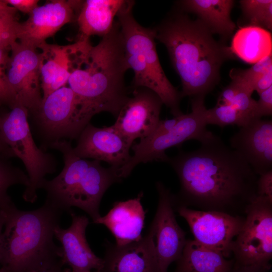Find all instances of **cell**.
Wrapping results in <instances>:
<instances>
[{
  "label": "cell",
  "mask_w": 272,
  "mask_h": 272,
  "mask_svg": "<svg viewBox=\"0 0 272 272\" xmlns=\"http://www.w3.org/2000/svg\"><path fill=\"white\" fill-rule=\"evenodd\" d=\"M191 152L169 157L180 185L174 203L234 216L245 214L257 196L258 177L251 167L220 137L213 135Z\"/></svg>",
  "instance_id": "obj_1"
},
{
  "label": "cell",
  "mask_w": 272,
  "mask_h": 272,
  "mask_svg": "<svg viewBox=\"0 0 272 272\" xmlns=\"http://www.w3.org/2000/svg\"><path fill=\"white\" fill-rule=\"evenodd\" d=\"M153 30L180 79L181 97H205L212 91L223 63L233 54L230 47L217 42L198 19L181 12L171 14Z\"/></svg>",
  "instance_id": "obj_2"
},
{
  "label": "cell",
  "mask_w": 272,
  "mask_h": 272,
  "mask_svg": "<svg viewBox=\"0 0 272 272\" xmlns=\"http://www.w3.org/2000/svg\"><path fill=\"white\" fill-rule=\"evenodd\" d=\"M128 70L116 21L98 44L91 46L84 63L73 73L67 84L95 115L108 112L116 117L130 97L124 79Z\"/></svg>",
  "instance_id": "obj_3"
},
{
  "label": "cell",
  "mask_w": 272,
  "mask_h": 272,
  "mask_svg": "<svg viewBox=\"0 0 272 272\" xmlns=\"http://www.w3.org/2000/svg\"><path fill=\"white\" fill-rule=\"evenodd\" d=\"M63 213L46 200L36 210L15 209L2 236L1 272H33L60 260L53 238Z\"/></svg>",
  "instance_id": "obj_4"
},
{
  "label": "cell",
  "mask_w": 272,
  "mask_h": 272,
  "mask_svg": "<svg viewBox=\"0 0 272 272\" xmlns=\"http://www.w3.org/2000/svg\"><path fill=\"white\" fill-rule=\"evenodd\" d=\"M48 148L61 153L64 166L57 176L43 183L45 200L70 214L72 207L80 208L95 222L101 216L99 206L104 194L112 184L121 180L118 169L105 168L99 161L77 156L70 142L65 140L53 143Z\"/></svg>",
  "instance_id": "obj_5"
},
{
  "label": "cell",
  "mask_w": 272,
  "mask_h": 272,
  "mask_svg": "<svg viewBox=\"0 0 272 272\" xmlns=\"http://www.w3.org/2000/svg\"><path fill=\"white\" fill-rule=\"evenodd\" d=\"M134 2L124 1L116 15L127 65L134 73L132 88L144 87L156 93L174 117L180 109V92L171 84L160 64L153 29L141 25L132 15Z\"/></svg>",
  "instance_id": "obj_6"
},
{
  "label": "cell",
  "mask_w": 272,
  "mask_h": 272,
  "mask_svg": "<svg viewBox=\"0 0 272 272\" xmlns=\"http://www.w3.org/2000/svg\"><path fill=\"white\" fill-rule=\"evenodd\" d=\"M10 109V111L0 115V133L26 168L29 184L25 187L22 196L26 202L34 203L45 176L56 171V161L52 154L38 148L35 143L29 125L28 109L18 104Z\"/></svg>",
  "instance_id": "obj_7"
},
{
  "label": "cell",
  "mask_w": 272,
  "mask_h": 272,
  "mask_svg": "<svg viewBox=\"0 0 272 272\" xmlns=\"http://www.w3.org/2000/svg\"><path fill=\"white\" fill-rule=\"evenodd\" d=\"M30 113L44 148L59 141L77 140L95 115L66 86L42 99L39 106Z\"/></svg>",
  "instance_id": "obj_8"
},
{
  "label": "cell",
  "mask_w": 272,
  "mask_h": 272,
  "mask_svg": "<svg viewBox=\"0 0 272 272\" xmlns=\"http://www.w3.org/2000/svg\"><path fill=\"white\" fill-rule=\"evenodd\" d=\"M205 98H192L191 112L183 114L177 124L169 131L157 135H149L132 144L131 148L133 155L118 170L120 178L122 180L129 176L140 163L154 161L168 162L169 157L165 151L170 148L191 140L201 143L211 137L213 133L207 129L205 121Z\"/></svg>",
  "instance_id": "obj_9"
},
{
  "label": "cell",
  "mask_w": 272,
  "mask_h": 272,
  "mask_svg": "<svg viewBox=\"0 0 272 272\" xmlns=\"http://www.w3.org/2000/svg\"><path fill=\"white\" fill-rule=\"evenodd\" d=\"M243 224L232 247L234 262L271 267L272 202L256 196L248 206Z\"/></svg>",
  "instance_id": "obj_10"
},
{
  "label": "cell",
  "mask_w": 272,
  "mask_h": 272,
  "mask_svg": "<svg viewBox=\"0 0 272 272\" xmlns=\"http://www.w3.org/2000/svg\"><path fill=\"white\" fill-rule=\"evenodd\" d=\"M177 209L187 222L194 240L220 252L226 258L231 255L234 241L245 217L217 211L194 210L184 206H178Z\"/></svg>",
  "instance_id": "obj_11"
},
{
  "label": "cell",
  "mask_w": 272,
  "mask_h": 272,
  "mask_svg": "<svg viewBox=\"0 0 272 272\" xmlns=\"http://www.w3.org/2000/svg\"><path fill=\"white\" fill-rule=\"evenodd\" d=\"M38 49L18 41L10 47L7 75L15 104L35 111L42 101L40 77L41 57Z\"/></svg>",
  "instance_id": "obj_12"
},
{
  "label": "cell",
  "mask_w": 272,
  "mask_h": 272,
  "mask_svg": "<svg viewBox=\"0 0 272 272\" xmlns=\"http://www.w3.org/2000/svg\"><path fill=\"white\" fill-rule=\"evenodd\" d=\"M157 211L149 230L152 232L159 272H167L170 264L180 257L186 239L174 213L173 195L160 182Z\"/></svg>",
  "instance_id": "obj_13"
},
{
  "label": "cell",
  "mask_w": 272,
  "mask_h": 272,
  "mask_svg": "<svg viewBox=\"0 0 272 272\" xmlns=\"http://www.w3.org/2000/svg\"><path fill=\"white\" fill-rule=\"evenodd\" d=\"M91 46L89 39H78L66 45L46 42L39 47L42 99L66 86L73 73L84 63Z\"/></svg>",
  "instance_id": "obj_14"
},
{
  "label": "cell",
  "mask_w": 272,
  "mask_h": 272,
  "mask_svg": "<svg viewBox=\"0 0 272 272\" xmlns=\"http://www.w3.org/2000/svg\"><path fill=\"white\" fill-rule=\"evenodd\" d=\"M83 1L52 0L37 7L25 22H19L17 40L38 49L64 25L77 18Z\"/></svg>",
  "instance_id": "obj_15"
},
{
  "label": "cell",
  "mask_w": 272,
  "mask_h": 272,
  "mask_svg": "<svg viewBox=\"0 0 272 272\" xmlns=\"http://www.w3.org/2000/svg\"><path fill=\"white\" fill-rule=\"evenodd\" d=\"M162 104L160 97L151 90L134 88L113 125L133 144L136 139L145 138L153 132L160 120Z\"/></svg>",
  "instance_id": "obj_16"
},
{
  "label": "cell",
  "mask_w": 272,
  "mask_h": 272,
  "mask_svg": "<svg viewBox=\"0 0 272 272\" xmlns=\"http://www.w3.org/2000/svg\"><path fill=\"white\" fill-rule=\"evenodd\" d=\"M132 145L113 125L98 127L90 123L77 139L73 150L80 158L104 161L118 170L130 159Z\"/></svg>",
  "instance_id": "obj_17"
},
{
  "label": "cell",
  "mask_w": 272,
  "mask_h": 272,
  "mask_svg": "<svg viewBox=\"0 0 272 272\" xmlns=\"http://www.w3.org/2000/svg\"><path fill=\"white\" fill-rule=\"evenodd\" d=\"M230 147L258 175L272 168V121L255 118L231 137Z\"/></svg>",
  "instance_id": "obj_18"
},
{
  "label": "cell",
  "mask_w": 272,
  "mask_h": 272,
  "mask_svg": "<svg viewBox=\"0 0 272 272\" xmlns=\"http://www.w3.org/2000/svg\"><path fill=\"white\" fill-rule=\"evenodd\" d=\"M70 215L72 224L68 228L58 226L54 230V237L61 243V262L74 272L103 269V259L95 254L86 239L89 219L85 215H77L73 212Z\"/></svg>",
  "instance_id": "obj_19"
},
{
  "label": "cell",
  "mask_w": 272,
  "mask_h": 272,
  "mask_svg": "<svg viewBox=\"0 0 272 272\" xmlns=\"http://www.w3.org/2000/svg\"><path fill=\"white\" fill-rule=\"evenodd\" d=\"M102 270L105 272H159L152 232L139 240L118 246H107Z\"/></svg>",
  "instance_id": "obj_20"
},
{
  "label": "cell",
  "mask_w": 272,
  "mask_h": 272,
  "mask_svg": "<svg viewBox=\"0 0 272 272\" xmlns=\"http://www.w3.org/2000/svg\"><path fill=\"white\" fill-rule=\"evenodd\" d=\"M143 193L125 201L115 202L104 216L94 223L106 226L115 238L117 246H121L142 238L146 212L141 203Z\"/></svg>",
  "instance_id": "obj_21"
},
{
  "label": "cell",
  "mask_w": 272,
  "mask_h": 272,
  "mask_svg": "<svg viewBox=\"0 0 272 272\" xmlns=\"http://www.w3.org/2000/svg\"><path fill=\"white\" fill-rule=\"evenodd\" d=\"M124 2L123 0L83 1L77 18L80 33L78 39L107 35Z\"/></svg>",
  "instance_id": "obj_22"
},
{
  "label": "cell",
  "mask_w": 272,
  "mask_h": 272,
  "mask_svg": "<svg viewBox=\"0 0 272 272\" xmlns=\"http://www.w3.org/2000/svg\"><path fill=\"white\" fill-rule=\"evenodd\" d=\"M184 10L193 13L213 34L228 38L236 25L231 18L233 0H184L180 2Z\"/></svg>",
  "instance_id": "obj_23"
},
{
  "label": "cell",
  "mask_w": 272,
  "mask_h": 272,
  "mask_svg": "<svg viewBox=\"0 0 272 272\" xmlns=\"http://www.w3.org/2000/svg\"><path fill=\"white\" fill-rule=\"evenodd\" d=\"M175 272H229L233 259H227L220 252L195 240H186Z\"/></svg>",
  "instance_id": "obj_24"
},
{
  "label": "cell",
  "mask_w": 272,
  "mask_h": 272,
  "mask_svg": "<svg viewBox=\"0 0 272 272\" xmlns=\"http://www.w3.org/2000/svg\"><path fill=\"white\" fill-rule=\"evenodd\" d=\"M230 48L244 61L254 64L271 54V33L257 26L243 27L235 33Z\"/></svg>",
  "instance_id": "obj_25"
},
{
  "label": "cell",
  "mask_w": 272,
  "mask_h": 272,
  "mask_svg": "<svg viewBox=\"0 0 272 272\" xmlns=\"http://www.w3.org/2000/svg\"><path fill=\"white\" fill-rule=\"evenodd\" d=\"M240 3L243 13L250 26L271 30V0H242Z\"/></svg>",
  "instance_id": "obj_26"
},
{
  "label": "cell",
  "mask_w": 272,
  "mask_h": 272,
  "mask_svg": "<svg viewBox=\"0 0 272 272\" xmlns=\"http://www.w3.org/2000/svg\"><path fill=\"white\" fill-rule=\"evenodd\" d=\"M205 118L207 125H216L221 127L229 125H237L241 127L253 119L230 105H216L211 109L206 108Z\"/></svg>",
  "instance_id": "obj_27"
},
{
  "label": "cell",
  "mask_w": 272,
  "mask_h": 272,
  "mask_svg": "<svg viewBox=\"0 0 272 272\" xmlns=\"http://www.w3.org/2000/svg\"><path fill=\"white\" fill-rule=\"evenodd\" d=\"M272 67V55L270 54L259 60L250 68L246 70L233 69L229 73L232 81L234 82L250 94L258 80Z\"/></svg>",
  "instance_id": "obj_28"
},
{
  "label": "cell",
  "mask_w": 272,
  "mask_h": 272,
  "mask_svg": "<svg viewBox=\"0 0 272 272\" xmlns=\"http://www.w3.org/2000/svg\"><path fill=\"white\" fill-rule=\"evenodd\" d=\"M9 159L0 154V197L8 195V189L13 185L21 184L26 187L29 184L28 175Z\"/></svg>",
  "instance_id": "obj_29"
},
{
  "label": "cell",
  "mask_w": 272,
  "mask_h": 272,
  "mask_svg": "<svg viewBox=\"0 0 272 272\" xmlns=\"http://www.w3.org/2000/svg\"><path fill=\"white\" fill-rule=\"evenodd\" d=\"M17 10L0 14V48H10L17 41V32L19 22L15 16Z\"/></svg>",
  "instance_id": "obj_30"
},
{
  "label": "cell",
  "mask_w": 272,
  "mask_h": 272,
  "mask_svg": "<svg viewBox=\"0 0 272 272\" xmlns=\"http://www.w3.org/2000/svg\"><path fill=\"white\" fill-rule=\"evenodd\" d=\"M10 48H0V106L7 105L11 108L15 105L13 94L9 85L7 71L10 56L8 50Z\"/></svg>",
  "instance_id": "obj_31"
},
{
  "label": "cell",
  "mask_w": 272,
  "mask_h": 272,
  "mask_svg": "<svg viewBox=\"0 0 272 272\" xmlns=\"http://www.w3.org/2000/svg\"><path fill=\"white\" fill-rule=\"evenodd\" d=\"M250 93L241 90L238 92L230 105L250 118H255L254 116L256 101L254 100Z\"/></svg>",
  "instance_id": "obj_32"
},
{
  "label": "cell",
  "mask_w": 272,
  "mask_h": 272,
  "mask_svg": "<svg viewBox=\"0 0 272 272\" xmlns=\"http://www.w3.org/2000/svg\"><path fill=\"white\" fill-rule=\"evenodd\" d=\"M259 98L256 101L254 112L255 118L272 114V86L258 94Z\"/></svg>",
  "instance_id": "obj_33"
},
{
  "label": "cell",
  "mask_w": 272,
  "mask_h": 272,
  "mask_svg": "<svg viewBox=\"0 0 272 272\" xmlns=\"http://www.w3.org/2000/svg\"><path fill=\"white\" fill-rule=\"evenodd\" d=\"M256 187L257 196L272 202V170L259 175Z\"/></svg>",
  "instance_id": "obj_34"
},
{
  "label": "cell",
  "mask_w": 272,
  "mask_h": 272,
  "mask_svg": "<svg viewBox=\"0 0 272 272\" xmlns=\"http://www.w3.org/2000/svg\"><path fill=\"white\" fill-rule=\"evenodd\" d=\"M16 208L9 195L0 197V248L5 225L11 213Z\"/></svg>",
  "instance_id": "obj_35"
},
{
  "label": "cell",
  "mask_w": 272,
  "mask_h": 272,
  "mask_svg": "<svg viewBox=\"0 0 272 272\" xmlns=\"http://www.w3.org/2000/svg\"><path fill=\"white\" fill-rule=\"evenodd\" d=\"M241 90H244L238 84L231 81V83L222 91L218 98L216 105H230L236 94Z\"/></svg>",
  "instance_id": "obj_36"
},
{
  "label": "cell",
  "mask_w": 272,
  "mask_h": 272,
  "mask_svg": "<svg viewBox=\"0 0 272 272\" xmlns=\"http://www.w3.org/2000/svg\"><path fill=\"white\" fill-rule=\"evenodd\" d=\"M10 6L29 15L38 6V0H4Z\"/></svg>",
  "instance_id": "obj_37"
},
{
  "label": "cell",
  "mask_w": 272,
  "mask_h": 272,
  "mask_svg": "<svg viewBox=\"0 0 272 272\" xmlns=\"http://www.w3.org/2000/svg\"><path fill=\"white\" fill-rule=\"evenodd\" d=\"M183 114L171 119L160 120L154 131L150 135H157L169 131L177 124Z\"/></svg>",
  "instance_id": "obj_38"
},
{
  "label": "cell",
  "mask_w": 272,
  "mask_h": 272,
  "mask_svg": "<svg viewBox=\"0 0 272 272\" xmlns=\"http://www.w3.org/2000/svg\"><path fill=\"white\" fill-rule=\"evenodd\" d=\"M272 86V67L265 73L256 82L254 91L260 93Z\"/></svg>",
  "instance_id": "obj_39"
},
{
  "label": "cell",
  "mask_w": 272,
  "mask_h": 272,
  "mask_svg": "<svg viewBox=\"0 0 272 272\" xmlns=\"http://www.w3.org/2000/svg\"><path fill=\"white\" fill-rule=\"evenodd\" d=\"M271 267L259 265L243 266L234 262L229 272H268Z\"/></svg>",
  "instance_id": "obj_40"
},
{
  "label": "cell",
  "mask_w": 272,
  "mask_h": 272,
  "mask_svg": "<svg viewBox=\"0 0 272 272\" xmlns=\"http://www.w3.org/2000/svg\"><path fill=\"white\" fill-rule=\"evenodd\" d=\"M63 265L60 260L33 272H62Z\"/></svg>",
  "instance_id": "obj_41"
},
{
  "label": "cell",
  "mask_w": 272,
  "mask_h": 272,
  "mask_svg": "<svg viewBox=\"0 0 272 272\" xmlns=\"http://www.w3.org/2000/svg\"><path fill=\"white\" fill-rule=\"evenodd\" d=\"M0 154L3 155L9 159L12 157H16V156L9 147V146L6 144L4 139L3 138L0 133Z\"/></svg>",
  "instance_id": "obj_42"
},
{
  "label": "cell",
  "mask_w": 272,
  "mask_h": 272,
  "mask_svg": "<svg viewBox=\"0 0 272 272\" xmlns=\"http://www.w3.org/2000/svg\"><path fill=\"white\" fill-rule=\"evenodd\" d=\"M14 8L7 4L4 0H0V14L11 11Z\"/></svg>",
  "instance_id": "obj_43"
},
{
  "label": "cell",
  "mask_w": 272,
  "mask_h": 272,
  "mask_svg": "<svg viewBox=\"0 0 272 272\" xmlns=\"http://www.w3.org/2000/svg\"><path fill=\"white\" fill-rule=\"evenodd\" d=\"M62 272H74L70 268H63Z\"/></svg>",
  "instance_id": "obj_44"
},
{
  "label": "cell",
  "mask_w": 272,
  "mask_h": 272,
  "mask_svg": "<svg viewBox=\"0 0 272 272\" xmlns=\"http://www.w3.org/2000/svg\"><path fill=\"white\" fill-rule=\"evenodd\" d=\"M95 272H105L103 270H96Z\"/></svg>",
  "instance_id": "obj_45"
}]
</instances>
